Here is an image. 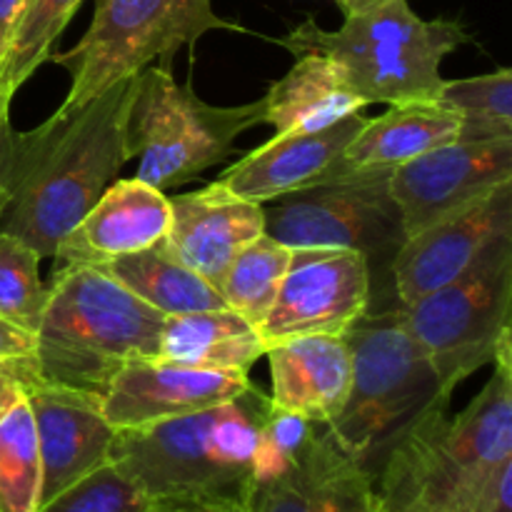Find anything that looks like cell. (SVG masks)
<instances>
[{"label":"cell","instance_id":"obj_1","mask_svg":"<svg viewBox=\"0 0 512 512\" xmlns=\"http://www.w3.org/2000/svg\"><path fill=\"white\" fill-rule=\"evenodd\" d=\"M135 75L78 108H58L33 130H8L3 158L5 200L0 233L53 258L130 160L128 110Z\"/></svg>","mask_w":512,"mask_h":512},{"label":"cell","instance_id":"obj_2","mask_svg":"<svg viewBox=\"0 0 512 512\" xmlns=\"http://www.w3.org/2000/svg\"><path fill=\"white\" fill-rule=\"evenodd\" d=\"M512 465V335L498 345L493 378L458 415H440L413 435L375 480L388 508L480 512Z\"/></svg>","mask_w":512,"mask_h":512},{"label":"cell","instance_id":"obj_3","mask_svg":"<svg viewBox=\"0 0 512 512\" xmlns=\"http://www.w3.org/2000/svg\"><path fill=\"white\" fill-rule=\"evenodd\" d=\"M270 395L258 385L228 403L138 430H118L110 460L150 498L248 505Z\"/></svg>","mask_w":512,"mask_h":512},{"label":"cell","instance_id":"obj_4","mask_svg":"<svg viewBox=\"0 0 512 512\" xmlns=\"http://www.w3.org/2000/svg\"><path fill=\"white\" fill-rule=\"evenodd\" d=\"M345 340L353 353V383L328 433L375 488L388 460L418 430L448 413L455 390L435 373L405 328L400 308L365 315Z\"/></svg>","mask_w":512,"mask_h":512},{"label":"cell","instance_id":"obj_5","mask_svg":"<svg viewBox=\"0 0 512 512\" xmlns=\"http://www.w3.org/2000/svg\"><path fill=\"white\" fill-rule=\"evenodd\" d=\"M165 315L93 265L55 268L35 330L33 368L43 380L98 398L115 375L155 360Z\"/></svg>","mask_w":512,"mask_h":512},{"label":"cell","instance_id":"obj_6","mask_svg":"<svg viewBox=\"0 0 512 512\" xmlns=\"http://www.w3.org/2000/svg\"><path fill=\"white\" fill-rule=\"evenodd\" d=\"M470 40L460 20H423L408 0H388L345 15L338 30L308 18L278 45L293 55H328L365 103L395 105L435 98L445 80L443 58Z\"/></svg>","mask_w":512,"mask_h":512},{"label":"cell","instance_id":"obj_7","mask_svg":"<svg viewBox=\"0 0 512 512\" xmlns=\"http://www.w3.org/2000/svg\"><path fill=\"white\" fill-rule=\"evenodd\" d=\"M263 125V98L255 103L210 105L180 85L168 65L135 75L128 110V153L138 158L135 178L158 190L178 188L235 153L245 130Z\"/></svg>","mask_w":512,"mask_h":512},{"label":"cell","instance_id":"obj_8","mask_svg":"<svg viewBox=\"0 0 512 512\" xmlns=\"http://www.w3.org/2000/svg\"><path fill=\"white\" fill-rule=\"evenodd\" d=\"M265 233L290 250L343 248L368 260V315L400 308L393 285V260L408 240L403 215L390 195V178H353L315 185L270 200Z\"/></svg>","mask_w":512,"mask_h":512},{"label":"cell","instance_id":"obj_9","mask_svg":"<svg viewBox=\"0 0 512 512\" xmlns=\"http://www.w3.org/2000/svg\"><path fill=\"white\" fill-rule=\"evenodd\" d=\"M93 20L83 38L50 60L70 73L60 108L70 110L140 70L170 60L210 30H245L220 18L213 0H93Z\"/></svg>","mask_w":512,"mask_h":512},{"label":"cell","instance_id":"obj_10","mask_svg":"<svg viewBox=\"0 0 512 512\" xmlns=\"http://www.w3.org/2000/svg\"><path fill=\"white\" fill-rule=\"evenodd\" d=\"M400 318L450 390L493 363L512 335V233L453 283L400 305Z\"/></svg>","mask_w":512,"mask_h":512},{"label":"cell","instance_id":"obj_11","mask_svg":"<svg viewBox=\"0 0 512 512\" xmlns=\"http://www.w3.org/2000/svg\"><path fill=\"white\" fill-rule=\"evenodd\" d=\"M368 260L355 250H295L258 333L265 345L305 335H348L370 308Z\"/></svg>","mask_w":512,"mask_h":512},{"label":"cell","instance_id":"obj_12","mask_svg":"<svg viewBox=\"0 0 512 512\" xmlns=\"http://www.w3.org/2000/svg\"><path fill=\"white\" fill-rule=\"evenodd\" d=\"M510 183L512 138L453 140L400 165L390 175V195L410 238Z\"/></svg>","mask_w":512,"mask_h":512},{"label":"cell","instance_id":"obj_13","mask_svg":"<svg viewBox=\"0 0 512 512\" xmlns=\"http://www.w3.org/2000/svg\"><path fill=\"white\" fill-rule=\"evenodd\" d=\"M15 370L38 435L40 505H45L75 480L110 463L118 430L103 415L98 395L48 383L35 373L33 358L18 360Z\"/></svg>","mask_w":512,"mask_h":512},{"label":"cell","instance_id":"obj_14","mask_svg":"<svg viewBox=\"0 0 512 512\" xmlns=\"http://www.w3.org/2000/svg\"><path fill=\"white\" fill-rule=\"evenodd\" d=\"M512 233V183L468 210L410 235L393 260V285L408 305L470 270L500 235Z\"/></svg>","mask_w":512,"mask_h":512},{"label":"cell","instance_id":"obj_15","mask_svg":"<svg viewBox=\"0 0 512 512\" xmlns=\"http://www.w3.org/2000/svg\"><path fill=\"white\" fill-rule=\"evenodd\" d=\"M253 385L248 373L200 370L165 360H138L120 370L100 398L115 430H138L228 403Z\"/></svg>","mask_w":512,"mask_h":512},{"label":"cell","instance_id":"obj_16","mask_svg":"<svg viewBox=\"0 0 512 512\" xmlns=\"http://www.w3.org/2000/svg\"><path fill=\"white\" fill-rule=\"evenodd\" d=\"M168 200L170 225L163 245L215 288L235 255L265 233L263 205L230 193L218 180Z\"/></svg>","mask_w":512,"mask_h":512},{"label":"cell","instance_id":"obj_17","mask_svg":"<svg viewBox=\"0 0 512 512\" xmlns=\"http://www.w3.org/2000/svg\"><path fill=\"white\" fill-rule=\"evenodd\" d=\"M170 225V200L140 178H120L60 240L53 260L68 265H105L160 243Z\"/></svg>","mask_w":512,"mask_h":512},{"label":"cell","instance_id":"obj_18","mask_svg":"<svg viewBox=\"0 0 512 512\" xmlns=\"http://www.w3.org/2000/svg\"><path fill=\"white\" fill-rule=\"evenodd\" d=\"M250 512H375L378 498L368 475L338 448L320 423L298 458L275 478L253 485Z\"/></svg>","mask_w":512,"mask_h":512},{"label":"cell","instance_id":"obj_19","mask_svg":"<svg viewBox=\"0 0 512 512\" xmlns=\"http://www.w3.org/2000/svg\"><path fill=\"white\" fill-rule=\"evenodd\" d=\"M363 113H353L315 133L273 135L220 173L218 183L253 203H270L283 195L323 185L345 145L355 138Z\"/></svg>","mask_w":512,"mask_h":512},{"label":"cell","instance_id":"obj_20","mask_svg":"<svg viewBox=\"0 0 512 512\" xmlns=\"http://www.w3.org/2000/svg\"><path fill=\"white\" fill-rule=\"evenodd\" d=\"M460 135V115L440 100H408L388 105L378 118H365L345 145L325 183L353 178H390L400 165L428 150L453 143Z\"/></svg>","mask_w":512,"mask_h":512},{"label":"cell","instance_id":"obj_21","mask_svg":"<svg viewBox=\"0 0 512 512\" xmlns=\"http://www.w3.org/2000/svg\"><path fill=\"white\" fill-rule=\"evenodd\" d=\"M270 403L328 425L343 410L353 383V353L345 335H305L265 350Z\"/></svg>","mask_w":512,"mask_h":512},{"label":"cell","instance_id":"obj_22","mask_svg":"<svg viewBox=\"0 0 512 512\" xmlns=\"http://www.w3.org/2000/svg\"><path fill=\"white\" fill-rule=\"evenodd\" d=\"M365 105L335 60L323 53H303L263 95V123L275 135L315 133L363 113Z\"/></svg>","mask_w":512,"mask_h":512},{"label":"cell","instance_id":"obj_23","mask_svg":"<svg viewBox=\"0 0 512 512\" xmlns=\"http://www.w3.org/2000/svg\"><path fill=\"white\" fill-rule=\"evenodd\" d=\"M265 340L258 328L230 308L168 315L160 333L158 358L165 363L200 370L248 373L265 358Z\"/></svg>","mask_w":512,"mask_h":512},{"label":"cell","instance_id":"obj_24","mask_svg":"<svg viewBox=\"0 0 512 512\" xmlns=\"http://www.w3.org/2000/svg\"><path fill=\"white\" fill-rule=\"evenodd\" d=\"M98 268L165 318L228 308L218 288L180 263L175 255H170L163 240L140 253L123 255Z\"/></svg>","mask_w":512,"mask_h":512},{"label":"cell","instance_id":"obj_25","mask_svg":"<svg viewBox=\"0 0 512 512\" xmlns=\"http://www.w3.org/2000/svg\"><path fill=\"white\" fill-rule=\"evenodd\" d=\"M293 253L295 250H290L288 245L263 233L245 245L225 270L223 280L218 283L220 298L233 313L243 315L248 323L260 328L293 263Z\"/></svg>","mask_w":512,"mask_h":512},{"label":"cell","instance_id":"obj_26","mask_svg":"<svg viewBox=\"0 0 512 512\" xmlns=\"http://www.w3.org/2000/svg\"><path fill=\"white\" fill-rule=\"evenodd\" d=\"M40 478L33 413L20 393L0 415V512H38Z\"/></svg>","mask_w":512,"mask_h":512},{"label":"cell","instance_id":"obj_27","mask_svg":"<svg viewBox=\"0 0 512 512\" xmlns=\"http://www.w3.org/2000/svg\"><path fill=\"white\" fill-rule=\"evenodd\" d=\"M435 100L460 115L458 140L512 138V70L443 80Z\"/></svg>","mask_w":512,"mask_h":512},{"label":"cell","instance_id":"obj_28","mask_svg":"<svg viewBox=\"0 0 512 512\" xmlns=\"http://www.w3.org/2000/svg\"><path fill=\"white\" fill-rule=\"evenodd\" d=\"M80 3L83 0H30L0 65V90L15 98L20 85L28 83L35 70L48 63Z\"/></svg>","mask_w":512,"mask_h":512},{"label":"cell","instance_id":"obj_29","mask_svg":"<svg viewBox=\"0 0 512 512\" xmlns=\"http://www.w3.org/2000/svg\"><path fill=\"white\" fill-rule=\"evenodd\" d=\"M40 255L20 238L0 233V318L35 335L43 318L48 283L40 278Z\"/></svg>","mask_w":512,"mask_h":512},{"label":"cell","instance_id":"obj_30","mask_svg":"<svg viewBox=\"0 0 512 512\" xmlns=\"http://www.w3.org/2000/svg\"><path fill=\"white\" fill-rule=\"evenodd\" d=\"M158 505L110 460L40 505L38 512H158Z\"/></svg>","mask_w":512,"mask_h":512},{"label":"cell","instance_id":"obj_31","mask_svg":"<svg viewBox=\"0 0 512 512\" xmlns=\"http://www.w3.org/2000/svg\"><path fill=\"white\" fill-rule=\"evenodd\" d=\"M35 350V335L0 318V363L30 360Z\"/></svg>","mask_w":512,"mask_h":512},{"label":"cell","instance_id":"obj_32","mask_svg":"<svg viewBox=\"0 0 512 512\" xmlns=\"http://www.w3.org/2000/svg\"><path fill=\"white\" fill-rule=\"evenodd\" d=\"M28 3L30 0H0V65H3L5 53L10 48V40H13L15 28H18Z\"/></svg>","mask_w":512,"mask_h":512},{"label":"cell","instance_id":"obj_33","mask_svg":"<svg viewBox=\"0 0 512 512\" xmlns=\"http://www.w3.org/2000/svg\"><path fill=\"white\" fill-rule=\"evenodd\" d=\"M158 512H250L243 503H225V500H168L160 503Z\"/></svg>","mask_w":512,"mask_h":512},{"label":"cell","instance_id":"obj_34","mask_svg":"<svg viewBox=\"0 0 512 512\" xmlns=\"http://www.w3.org/2000/svg\"><path fill=\"white\" fill-rule=\"evenodd\" d=\"M15 363H18V360H15ZM15 363H0V415H3L5 410L20 398V393H23Z\"/></svg>","mask_w":512,"mask_h":512},{"label":"cell","instance_id":"obj_35","mask_svg":"<svg viewBox=\"0 0 512 512\" xmlns=\"http://www.w3.org/2000/svg\"><path fill=\"white\" fill-rule=\"evenodd\" d=\"M10 103H13V95L0 90V215H3L5 200H8V193H5V180H3V158H5V140H8V130L13 128V125H10Z\"/></svg>","mask_w":512,"mask_h":512},{"label":"cell","instance_id":"obj_36","mask_svg":"<svg viewBox=\"0 0 512 512\" xmlns=\"http://www.w3.org/2000/svg\"><path fill=\"white\" fill-rule=\"evenodd\" d=\"M335 3H338V8L343 10V15H350V13H360V10L375 8V5L380 3H388V0H335Z\"/></svg>","mask_w":512,"mask_h":512},{"label":"cell","instance_id":"obj_37","mask_svg":"<svg viewBox=\"0 0 512 512\" xmlns=\"http://www.w3.org/2000/svg\"><path fill=\"white\" fill-rule=\"evenodd\" d=\"M375 512H425V510H413V508H388V505H380Z\"/></svg>","mask_w":512,"mask_h":512}]
</instances>
